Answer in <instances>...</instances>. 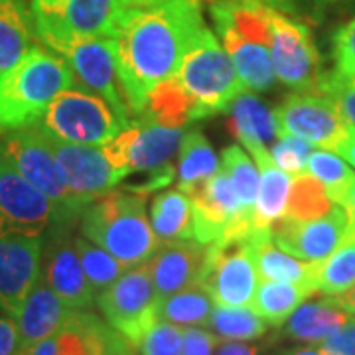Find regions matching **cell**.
Returning <instances> with one entry per match:
<instances>
[{
	"label": "cell",
	"mask_w": 355,
	"mask_h": 355,
	"mask_svg": "<svg viewBox=\"0 0 355 355\" xmlns=\"http://www.w3.org/2000/svg\"><path fill=\"white\" fill-rule=\"evenodd\" d=\"M203 28L200 0H166L125 10L114 40L132 121L142 113L148 93L176 76Z\"/></svg>",
	"instance_id": "6da1fadb"
},
{
	"label": "cell",
	"mask_w": 355,
	"mask_h": 355,
	"mask_svg": "<svg viewBox=\"0 0 355 355\" xmlns=\"http://www.w3.org/2000/svg\"><path fill=\"white\" fill-rule=\"evenodd\" d=\"M79 229L127 268L148 263L160 245L146 214V196L127 190L109 191L89 203L79 217Z\"/></svg>",
	"instance_id": "7a4b0ae2"
},
{
	"label": "cell",
	"mask_w": 355,
	"mask_h": 355,
	"mask_svg": "<svg viewBox=\"0 0 355 355\" xmlns=\"http://www.w3.org/2000/svg\"><path fill=\"white\" fill-rule=\"evenodd\" d=\"M76 83L62 55L32 46L20 64L0 77V128L38 125L51 101Z\"/></svg>",
	"instance_id": "3957f363"
},
{
	"label": "cell",
	"mask_w": 355,
	"mask_h": 355,
	"mask_svg": "<svg viewBox=\"0 0 355 355\" xmlns=\"http://www.w3.org/2000/svg\"><path fill=\"white\" fill-rule=\"evenodd\" d=\"M182 128L160 127L150 121H135L116 139L103 146L109 162L127 170L128 174H140V182L127 184L123 190L148 196L166 188L176 176L174 156L180 150Z\"/></svg>",
	"instance_id": "277c9868"
},
{
	"label": "cell",
	"mask_w": 355,
	"mask_h": 355,
	"mask_svg": "<svg viewBox=\"0 0 355 355\" xmlns=\"http://www.w3.org/2000/svg\"><path fill=\"white\" fill-rule=\"evenodd\" d=\"M176 77L190 97L193 121L225 113L245 93L229 53L207 26L184 55Z\"/></svg>",
	"instance_id": "5b68a950"
},
{
	"label": "cell",
	"mask_w": 355,
	"mask_h": 355,
	"mask_svg": "<svg viewBox=\"0 0 355 355\" xmlns=\"http://www.w3.org/2000/svg\"><path fill=\"white\" fill-rule=\"evenodd\" d=\"M0 158H4L20 176L53 203L55 223L51 227H76L83 207L67 190L58 160L51 153L50 140L38 125L16 128L2 137Z\"/></svg>",
	"instance_id": "8992f818"
},
{
	"label": "cell",
	"mask_w": 355,
	"mask_h": 355,
	"mask_svg": "<svg viewBox=\"0 0 355 355\" xmlns=\"http://www.w3.org/2000/svg\"><path fill=\"white\" fill-rule=\"evenodd\" d=\"M38 127L62 142L105 146L116 139L127 125L99 95L71 87L51 101Z\"/></svg>",
	"instance_id": "52a82bcc"
},
{
	"label": "cell",
	"mask_w": 355,
	"mask_h": 355,
	"mask_svg": "<svg viewBox=\"0 0 355 355\" xmlns=\"http://www.w3.org/2000/svg\"><path fill=\"white\" fill-rule=\"evenodd\" d=\"M127 10L123 0H32L30 12L42 44L65 38H114Z\"/></svg>",
	"instance_id": "ba28073f"
},
{
	"label": "cell",
	"mask_w": 355,
	"mask_h": 355,
	"mask_svg": "<svg viewBox=\"0 0 355 355\" xmlns=\"http://www.w3.org/2000/svg\"><path fill=\"white\" fill-rule=\"evenodd\" d=\"M51 51L62 55L76 81L111 105L116 116L130 127L132 114L128 107L127 91L121 79L116 62V40L114 38H65L48 44Z\"/></svg>",
	"instance_id": "9c48e42d"
},
{
	"label": "cell",
	"mask_w": 355,
	"mask_h": 355,
	"mask_svg": "<svg viewBox=\"0 0 355 355\" xmlns=\"http://www.w3.org/2000/svg\"><path fill=\"white\" fill-rule=\"evenodd\" d=\"M198 284L217 306H251L259 288L253 239H221L207 245Z\"/></svg>",
	"instance_id": "30bf717a"
},
{
	"label": "cell",
	"mask_w": 355,
	"mask_h": 355,
	"mask_svg": "<svg viewBox=\"0 0 355 355\" xmlns=\"http://www.w3.org/2000/svg\"><path fill=\"white\" fill-rule=\"evenodd\" d=\"M270 58L275 76L296 91H314L324 77L310 28L279 8H268Z\"/></svg>",
	"instance_id": "8fae6325"
},
{
	"label": "cell",
	"mask_w": 355,
	"mask_h": 355,
	"mask_svg": "<svg viewBox=\"0 0 355 355\" xmlns=\"http://www.w3.org/2000/svg\"><path fill=\"white\" fill-rule=\"evenodd\" d=\"M97 304L107 324L137 347L144 331L158 320V296L148 265L144 263L125 270L109 288L99 294Z\"/></svg>",
	"instance_id": "7c38bea8"
},
{
	"label": "cell",
	"mask_w": 355,
	"mask_h": 355,
	"mask_svg": "<svg viewBox=\"0 0 355 355\" xmlns=\"http://www.w3.org/2000/svg\"><path fill=\"white\" fill-rule=\"evenodd\" d=\"M275 119L279 137H296L334 153H338L352 132L336 105L316 91H296L288 95L275 109Z\"/></svg>",
	"instance_id": "4fadbf2b"
},
{
	"label": "cell",
	"mask_w": 355,
	"mask_h": 355,
	"mask_svg": "<svg viewBox=\"0 0 355 355\" xmlns=\"http://www.w3.org/2000/svg\"><path fill=\"white\" fill-rule=\"evenodd\" d=\"M46 137L50 140L51 153L58 160L67 190L83 209L130 176L127 170H119L109 162L101 146L69 144L50 135Z\"/></svg>",
	"instance_id": "5bb4252c"
},
{
	"label": "cell",
	"mask_w": 355,
	"mask_h": 355,
	"mask_svg": "<svg viewBox=\"0 0 355 355\" xmlns=\"http://www.w3.org/2000/svg\"><path fill=\"white\" fill-rule=\"evenodd\" d=\"M53 223V203L0 158V237H44Z\"/></svg>",
	"instance_id": "9a60e30c"
},
{
	"label": "cell",
	"mask_w": 355,
	"mask_h": 355,
	"mask_svg": "<svg viewBox=\"0 0 355 355\" xmlns=\"http://www.w3.org/2000/svg\"><path fill=\"white\" fill-rule=\"evenodd\" d=\"M73 227H50L42 251V277L65 304L85 310L93 304L95 292L89 284L77 253Z\"/></svg>",
	"instance_id": "2e32d148"
},
{
	"label": "cell",
	"mask_w": 355,
	"mask_h": 355,
	"mask_svg": "<svg viewBox=\"0 0 355 355\" xmlns=\"http://www.w3.org/2000/svg\"><path fill=\"white\" fill-rule=\"evenodd\" d=\"M270 237L292 257L306 263H322L347 239V216L343 207L334 205L330 214L310 221L282 217L270 229Z\"/></svg>",
	"instance_id": "e0dca14e"
},
{
	"label": "cell",
	"mask_w": 355,
	"mask_h": 355,
	"mask_svg": "<svg viewBox=\"0 0 355 355\" xmlns=\"http://www.w3.org/2000/svg\"><path fill=\"white\" fill-rule=\"evenodd\" d=\"M44 237H0V312L16 318L42 277Z\"/></svg>",
	"instance_id": "ac0fdd59"
},
{
	"label": "cell",
	"mask_w": 355,
	"mask_h": 355,
	"mask_svg": "<svg viewBox=\"0 0 355 355\" xmlns=\"http://www.w3.org/2000/svg\"><path fill=\"white\" fill-rule=\"evenodd\" d=\"M207 245L196 239L162 241L148 259V270L158 298H166L174 292L198 284Z\"/></svg>",
	"instance_id": "d6986e66"
},
{
	"label": "cell",
	"mask_w": 355,
	"mask_h": 355,
	"mask_svg": "<svg viewBox=\"0 0 355 355\" xmlns=\"http://www.w3.org/2000/svg\"><path fill=\"white\" fill-rule=\"evenodd\" d=\"M229 130L251 153L254 162L270 158V146L279 139L275 111H270L254 93L245 91L231 105Z\"/></svg>",
	"instance_id": "ffe728a7"
},
{
	"label": "cell",
	"mask_w": 355,
	"mask_h": 355,
	"mask_svg": "<svg viewBox=\"0 0 355 355\" xmlns=\"http://www.w3.org/2000/svg\"><path fill=\"white\" fill-rule=\"evenodd\" d=\"M76 308L67 306L51 291L50 286L40 279L34 291L28 294L22 308L16 314V326L20 334V347L38 343L53 336L65 322L73 316Z\"/></svg>",
	"instance_id": "44dd1931"
},
{
	"label": "cell",
	"mask_w": 355,
	"mask_h": 355,
	"mask_svg": "<svg viewBox=\"0 0 355 355\" xmlns=\"http://www.w3.org/2000/svg\"><path fill=\"white\" fill-rule=\"evenodd\" d=\"M349 318L331 296H322L320 300L298 306L296 312L282 324V334L294 342L318 345L340 330Z\"/></svg>",
	"instance_id": "7402d4cb"
},
{
	"label": "cell",
	"mask_w": 355,
	"mask_h": 355,
	"mask_svg": "<svg viewBox=\"0 0 355 355\" xmlns=\"http://www.w3.org/2000/svg\"><path fill=\"white\" fill-rule=\"evenodd\" d=\"M219 38L237 69V76L241 79L245 91L261 93L275 85L277 76L270 58V44L235 36L229 32L219 34Z\"/></svg>",
	"instance_id": "603a6c76"
},
{
	"label": "cell",
	"mask_w": 355,
	"mask_h": 355,
	"mask_svg": "<svg viewBox=\"0 0 355 355\" xmlns=\"http://www.w3.org/2000/svg\"><path fill=\"white\" fill-rule=\"evenodd\" d=\"M36 36L24 0H0V77L24 60Z\"/></svg>",
	"instance_id": "cb8c5ba5"
},
{
	"label": "cell",
	"mask_w": 355,
	"mask_h": 355,
	"mask_svg": "<svg viewBox=\"0 0 355 355\" xmlns=\"http://www.w3.org/2000/svg\"><path fill=\"white\" fill-rule=\"evenodd\" d=\"M251 239H253L254 265L261 279L314 286L316 263H306L282 251L279 245L272 241L270 233H253Z\"/></svg>",
	"instance_id": "d4e9b609"
},
{
	"label": "cell",
	"mask_w": 355,
	"mask_h": 355,
	"mask_svg": "<svg viewBox=\"0 0 355 355\" xmlns=\"http://www.w3.org/2000/svg\"><path fill=\"white\" fill-rule=\"evenodd\" d=\"M261 184L259 196L253 209V231L254 233H270L272 225L284 217L288 193H291L292 176L282 172L272 158L257 162Z\"/></svg>",
	"instance_id": "484cf974"
},
{
	"label": "cell",
	"mask_w": 355,
	"mask_h": 355,
	"mask_svg": "<svg viewBox=\"0 0 355 355\" xmlns=\"http://www.w3.org/2000/svg\"><path fill=\"white\" fill-rule=\"evenodd\" d=\"M178 154V190L186 196L202 188L221 168L211 142L200 130L184 132Z\"/></svg>",
	"instance_id": "4316f807"
},
{
	"label": "cell",
	"mask_w": 355,
	"mask_h": 355,
	"mask_svg": "<svg viewBox=\"0 0 355 355\" xmlns=\"http://www.w3.org/2000/svg\"><path fill=\"white\" fill-rule=\"evenodd\" d=\"M111 330L99 318L85 310H76L73 316L65 322L64 328L51 338L55 355H103L105 340Z\"/></svg>",
	"instance_id": "83f0119b"
},
{
	"label": "cell",
	"mask_w": 355,
	"mask_h": 355,
	"mask_svg": "<svg viewBox=\"0 0 355 355\" xmlns=\"http://www.w3.org/2000/svg\"><path fill=\"white\" fill-rule=\"evenodd\" d=\"M150 225L160 243L193 239V207L190 198L180 190L154 193Z\"/></svg>",
	"instance_id": "f1b7e54d"
},
{
	"label": "cell",
	"mask_w": 355,
	"mask_h": 355,
	"mask_svg": "<svg viewBox=\"0 0 355 355\" xmlns=\"http://www.w3.org/2000/svg\"><path fill=\"white\" fill-rule=\"evenodd\" d=\"M310 284H294V282H272L263 280L254 292L251 308L254 314L265 320L272 328H282V324L296 312V308L304 304L314 294Z\"/></svg>",
	"instance_id": "f546056e"
},
{
	"label": "cell",
	"mask_w": 355,
	"mask_h": 355,
	"mask_svg": "<svg viewBox=\"0 0 355 355\" xmlns=\"http://www.w3.org/2000/svg\"><path fill=\"white\" fill-rule=\"evenodd\" d=\"M193 107H191L190 97L180 85L178 77H170L148 93L146 105L142 109L140 116L135 121H150L160 127L182 128L186 123L193 121L191 119Z\"/></svg>",
	"instance_id": "4dcf8cb0"
},
{
	"label": "cell",
	"mask_w": 355,
	"mask_h": 355,
	"mask_svg": "<svg viewBox=\"0 0 355 355\" xmlns=\"http://www.w3.org/2000/svg\"><path fill=\"white\" fill-rule=\"evenodd\" d=\"M214 304L211 296L200 284H193L166 298H158L156 318L178 328H202L207 326Z\"/></svg>",
	"instance_id": "1f68e13d"
},
{
	"label": "cell",
	"mask_w": 355,
	"mask_h": 355,
	"mask_svg": "<svg viewBox=\"0 0 355 355\" xmlns=\"http://www.w3.org/2000/svg\"><path fill=\"white\" fill-rule=\"evenodd\" d=\"M209 331L219 342H253L268 330L263 318L247 306H217L207 322Z\"/></svg>",
	"instance_id": "d6a6232c"
},
{
	"label": "cell",
	"mask_w": 355,
	"mask_h": 355,
	"mask_svg": "<svg viewBox=\"0 0 355 355\" xmlns=\"http://www.w3.org/2000/svg\"><path fill=\"white\" fill-rule=\"evenodd\" d=\"M314 288L322 296H342L355 288V237H347L338 251L316 263Z\"/></svg>",
	"instance_id": "836d02e7"
},
{
	"label": "cell",
	"mask_w": 355,
	"mask_h": 355,
	"mask_svg": "<svg viewBox=\"0 0 355 355\" xmlns=\"http://www.w3.org/2000/svg\"><path fill=\"white\" fill-rule=\"evenodd\" d=\"M334 205L336 203L331 202L326 188L318 182L316 178L304 172L292 180L284 217L298 219V221H310V219H318V217L330 214Z\"/></svg>",
	"instance_id": "e575fe53"
},
{
	"label": "cell",
	"mask_w": 355,
	"mask_h": 355,
	"mask_svg": "<svg viewBox=\"0 0 355 355\" xmlns=\"http://www.w3.org/2000/svg\"><path fill=\"white\" fill-rule=\"evenodd\" d=\"M223 168L229 174V180L235 188V193L239 198L243 211L247 216L253 217L254 203H257V196H259V184H261V174L257 162L251 160V156L243 150L239 144H231L227 146L223 154Z\"/></svg>",
	"instance_id": "d590c367"
},
{
	"label": "cell",
	"mask_w": 355,
	"mask_h": 355,
	"mask_svg": "<svg viewBox=\"0 0 355 355\" xmlns=\"http://www.w3.org/2000/svg\"><path fill=\"white\" fill-rule=\"evenodd\" d=\"M306 172L316 178L326 188L336 205H342L355 182L354 170L343 162L340 154H334L330 150H314L310 154Z\"/></svg>",
	"instance_id": "8d00e7d4"
},
{
	"label": "cell",
	"mask_w": 355,
	"mask_h": 355,
	"mask_svg": "<svg viewBox=\"0 0 355 355\" xmlns=\"http://www.w3.org/2000/svg\"><path fill=\"white\" fill-rule=\"evenodd\" d=\"M76 247L89 284H91L93 292H97V294H101L105 288H109L114 280L127 270V266L119 263L109 251H105L103 247L91 243L83 235L76 237Z\"/></svg>",
	"instance_id": "74e56055"
},
{
	"label": "cell",
	"mask_w": 355,
	"mask_h": 355,
	"mask_svg": "<svg viewBox=\"0 0 355 355\" xmlns=\"http://www.w3.org/2000/svg\"><path fill=\"white\" fill-rule=\"evenodd\" d=\"M184 330L174 324L156 320L137 343L140 355H182Z\"/></svg>",
	"instance_id": "f35d334b"
},
{
	"label": "cell",
	"mask_w": 355,
	"mask_h": 355,
	"mask_svg": "<svg viewBox=\"0 0 355 355\" xmlns=\"http://www.w3.org/2000/svg\"><path fill=\"white\" fill-rule=\"evenodd\" d=\"M312 153H314L312 144L296 137H279L277 142L270 146L272 162L291 176L304 174Z\"/></svg>",
	"instance_id": "ab89813d"
},
{
	"label": "cell",
	"mask_w": 355,
	"mask_h": 355,
	"mask_svg": "<svg viewBox=\"0 0 355 355\" xmlns=\"http://www.w3.org/2000/svg\"><path fill=\"white\" fill-rule=\"evenodd\" d=\"M314 91L328 97L336 105L343 121L352 128H355V83L352 79L338 76L336 71L324 73Z\"/></svg>",
	"instance_id": "60d3db41"
},
{
	"label": "cell",
	"mask_w": 355,
	"mask_h": 355,
	"mask_svg": "<svg viewBox=\"0 0 355 355\" xmlns=\"http://www.w3.org/2000/svg\"><path fill=\"white\" fill-rule=\"evenodd\" d=\"M336 73L347 79L355 77V18L340 28L334 36Z\"/></svg>",
	"instance_id": "b9f144b4"
},
{
	"label": "cell",
	"mask_w": 355,
	"mask_h": 355,
	"mask_svg": "<svg viewBox=\"0 0 355 355\" xmlns=\"http://www.w3.org/2000/svg\"><path fill=\"white\" fill-rule=\"evenodd\" d=\"M318 347L328 355H355V318H349L336 334L318 343Z\"/></svg>",
	"instance_id": "7bdbcfd3"
},
{
	"label": "cell",
	"mask_w": 355,
	"mask_h": 355,
	"mask_svg": "<svg viewBox=\"0 0 355 355\" xmlns=\"http://www.w3.org/2000/svg\"><path fill=\"white\" fill-rule=\"evenodd\" d=\"M217 343L219 340L205 328H186L182 355H214Z\"/></svg>",
	"instance_id": "ee69618b"
},
{
	"label": "cell",
	"mask_w": 355,
	"mask_h": 355,
	"mask_svg": "<svg viewBox=\"0 0 355 355\" xmlns=\"http://www.w3.org/2000/svg\"><path fill=\"white\" fill-rule=\"evenodd\" d=\"M20 352V334L16 320L0 314V355H18Z\"/></svg>",
	"instance_id": "f6af8a7d"
},
{
	"label": "cell",
	"mask_w": 355,
	"mask_h": 355,
	"mask_svg": "<svg viewBox=\"0 0 355 355\" xmlns=\"http://www.w3.org/2000/svg\"><path fill=\"white\" fill-rule=\"evenodd\" d=\"M103 355H137V347L128 342L125 336H121L119 331L111 328L105 340Z\"/></svg>",
	"instance_id": "bcb514c9"
},
{
	"label": "cell",
	"mask_w": 355,
	"mask_h": 355,
	"mask_svg": "<svg viewBox=\"0 0 355 355\" xmlns=\"http://www.w3.org/2000/svg\"><path fill=\"white\" fill-rule=\"evenodd\" d=\"M263 349L254 343L243 342H219L214 355H261Z\"/></svg>",
	"instance_id": "7dc6e473"
},
{
	"label": "cell",
	"mask_w": 355,
	"mask_h": 355,
	"mask_svg": "<svg viewBox=\"0 0 355 355\" xmlns=\"http://www.w3.org/2000/svg\"><path fill=\"white\" fill-rule=\"evenodd\" d=\"M340 207H343V211L347 216V237H355V182Z\"/></svg>",
	"instance_id": "c3c4849f"
},
{
	"label": "cell",
	"mask_w": 355,
	"mask_h": 355,
	"mask_svg": "<svg viewBox=\"0 0 355 355\" xmlns=\"http://www.w3.org/2000/svg\"><path fill=\"white\" fill-rule=\"evenodd\" d=\"M338 154L342 156L347 164H352L355 168V128H352L349 137L343 140L342 146L338 148Z\"/></svg>",
	"instance_id": "681fc988"
},
{
	"label": "cell",
	"mask_w": 355,
	"mask_h": 355,
	"mask_svg": "<svg viewBox=\"0 0 355 355\" xmlns=\"http://www.w3.org/2000/svg\"><path fill=\"white\" fill-rule=\"evenodd\" d=\"M338 304L342 306L343 310L349 314V316H355V288L354 291L345 292L342 296H331Z\"/></svg>",
	"instance_id": "f907efd6"
},
{
	"label": "cell",
	"mask_w": 355,
	"mask_h": 355,
	"mask_svg": "<svg viewBox=\"0 0 355 355\" xmlns=\"http://www.w3.org/2000/svg\"><path fill=\"white\" fill-rule=\"evenodd\" d=\"M200 2H207V4H211V2H216V0H200ZM257 2L268 4V6H272V8H279V10H282V12H286V10H292L291 0H257Z\"/></svg>",
	"instance_id": "816d5d0a"
},
{
	"label": "cell",
	"mask_w": 355,
	"mask_h": 355,
	"mask_svg": "<svg viewBox=\"0 0 355 355\" xmlns=\"http://www.w3.org/2000/svg\"><path fill=\"white\" fill-rule=\"evenodd\" d=\"M280 355H328L326 352H322L318 345H308V347H294V349H288L284 354Z\"/></svg>",
	"instance_id": "f5cc1de1"
},
{
	"label": "cell",
	"mask_w": 355,
	"mask_h": 355,
	"mask_svg": "<svg viewBox=\"0 0 355 355\" xmlns=\"http://www.w3.org/2000/svg\"><path fill=\"white\" fill-rule=\"evenodd\" d=\"M166 0H123V4L127 8H142V6H154V4H160Z\"/></svg>",
	"instance_id": "db71d44e"
},
{
	"label": "cell",
	"mask_w": 355,
	"mask_h": 355,
	"mask_svg": "<svg viewBox=\"0 0 355 355\" xmlns=\"http://www.w3.org/2000/svg\"><path fill=\"white\" fill-rule=\"evenodd\" d=\"M331 2H336V0H318V4H322V6H326V4H331Z\"/></svg>",
	"instance_id": "11a10c76"
},
{
	"label": "cell",
	"mask_w": 355,
	"mask_h": 355,
	"mask_svg": "<svg viewBox=\"0 0 355 355\" xmlns=\"http://www.w3.org/2000/svg\"><path fill=\"white\" fill-rule=\"evenodd\" d=\"M352 81H354V83H355V77H354V79H352Z\"/></svg>",
	"instance_id": "9f6ffc18"
}]
</instances>
